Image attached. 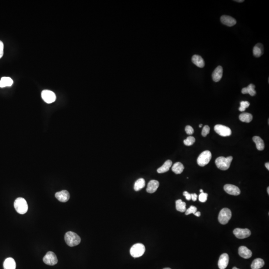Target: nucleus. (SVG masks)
I'll return each instance as SVG.
<instances>
[{
  "label": "nucleus",
  "instance_id": "obj_1",
  "mask_svg": "<svg viewBox=\"0 0 269 269\" xmlns=\"http://www.w3.org/2000/svg\"><path fill=\"white\" fill-rule=\"evenodd\" d=\"M65 241L70 247H74L80 244L81 238L76 233L72 231L66 233L64 236Z\"/></svg>",
  "mask_w": 269,
  "mask_h": 269
},
{
  "label": "nucleus",
  "instance_id": "obj_2",
  "mask_svg": "<svg viewBox=\"0 0 269 269\" xmlns=\"http://www.w3.org/2000/svg\"><path fill=\"white\" fill-rule=\"evenodd\" d=\"M232 160L233 157L232 156H229L227 158L220 157L216 158L215 163L219 169L222 171H226L229 168Z\"/></svg>",
  "mask_w": 269,
  "mask_h": 269
},
{
  "label": "nucleus",
  "instance_id": "obj_3",
  "mask_svg": "<svg viewBox=\"0 0 269 269\" xmlns=\"http://www.w3.org/2000/svg\"><path fill=\"white\" fill-rule=\"evenodd\" d=\"M14 207L18 213L24 214L28 210V205L26 200L22 197L16 198L14 202Z\"/></svg>",
  "mask_w": 269,
  "mask_h": 269
},
{
  "label": "nucleus",
  "instance_id": "obj_4",
  "mask_svg": "<svg viewBox=\"0 0 269 269\" xmlns=\"http://www.w3.org/2000/svg\"><path fill=\"white\" fill-rule=\"evenodd\" d=\"M211 158V153L209 150H205L199 156L197 162L200 167H204L210 162Z\"/></svg>",
  "mask_w": 269,
  "mask_h": 269
},
{
  "label": "nucleus",
  "instance_id": "obj_5",
  "mask_svg": "<svg viewBox=\"0 0 269 269\" xmlns=\"http://www.w3.org/2000/svg\"><path fill=\"white\" fill-rule=\"evenodd\" d=\"M145 247L143 244L137 243L134 245L130 249V254L134 258H138L143 256L145 252Z\"/></svg>",
  "mask_w": 269,
  "mask_h": 269
},
{
  "label": "nucleus",
  "instance_id": "obj_6",
  "mask_svg": "<svg viewBox=\"0 0 269 269\" xmlns=\"http://www.w3.org/2000/svg\"><path fill=\"white\" fill-rule=\"evenodd\" d=\"M232 216L231 211L227 208H224L220 211L218 215V221L221 224L228 223Z\"/></svg>",
  "mask_w": 269,
  "mask_h": 269
},
{
  "label": "nucleus",
  "instance_id": "obj_7",
  "mask_svg": "<svg viewBox=\"0 0 269 269\" xmlns=\"http://www.w3.org/2000/svg\"><path fill=\"white\" fill-rule=\"evenodd\" d=\"M214 131L217 134L222 136L227 137L231 135L232 132L229 127L222 125H216L214 127Z\"/></svg>",
  "mask_w": 269,
  "mask_h": 269
},
{
  "label": "nucleus",
  "instance_id": "obj_8",
  "mask_svg": "<svg viewBox=\"0 0 269 269\" xmlns=\"http://www.w3.org/2000/svg\"><path fill=\"white\" fill-rule=\"evenodd\" d=\"M42 99L48 104L52 103L56 100V95L53 92L48 90H44L41 92Z\"/></svg>",
  "mask_w": 269,
  "mask_h": 269
},
{
  "label": "nucleus",
  "instance_id": "obj_9",
  "mask_svg": "<svg viewBox=\"0 0 269 269\" xmlns=\"http://www.w3.org/2000/svg\"><path fill=\"white\" fill-rule=\"evenodd\" d=\"M44 262L47 265L53 266L57 264L58 259L56 255L52 252H48L43 258Z\"/></svg>",
  "mask_w": 269,
  "mask_h": 269
},
{
  "label": "nucleus",
  "instance_id": "obj_10",
  "mask_svg": "<svg viewBox=\"0 0 269 269\" xmlns=\"http://www.w3.org/2000/svg\"><path fill=\"white\" fill-rule=\"evenodd\" d=\"M233 233L238 239H245L250 236L251 232L248 229L236 228L234 230Z\"/></svg>",
  "mask_w": 269,
  "mask_h": 269
},
{
  "label": "nucleus",
  "instance_id": "obj_11",
  "mask_svg": "<svg viewBox=\"0 0 269 269\" xmlns=\"http://www.w3.org/2000/svg\"><path fill=\"white\" fill-rule=\"evenodd\" d=\"M224 189L228 194L230 195H237L240 194V189L234 185H229L227 184L224 186Z\"/></svg>",
  "mask_w": 269,
  "mask_h": 269
},
{
  "label": "nucleus",
  "instance_id": "obj_12",
  "mask_svg": "<svg viewBox=\"0 0 269 269\" xmlns=\"http://www.w3.org/2000/svg\"><path fill=\"white\" fill-rule=\"evenodd\" d=\"M229 261V257L228 254L226 253L222 254L219 257L218 263L219 268L220 269H225L228 266Z\"/></svg>",
  "mask_w": 269,
  "mask_h": 269
},
{
  "label": "nucleus",
  "instance_id": "obj_13",
  "mask_svg": "<svg viewBox=\"0 0 269 269\" xmlns=\"http://www.w3.org/2000/svg\"><path fill=\"white\" fill-rule=\"evenodd\" d=\"M55 197L57 200L62 202H67L70 198L69 193L67 190H62L55 193Z\"/></svg>",
  "mask_w": 269,
  "mask_h": 269
},
{
  "label": "nucleus",
  "instance_id": "obj_14",
  "mask_svg": "<svg viewBox=\"0 0 269 269\" xmlns=\"http://www.w3.org/2000/svg\"><path fill=\"white\" fill-rule=\"evenodd\" d=\"M222 23L228 27H232L236 24V21L234 18L229 16L223 15L220 18Z\"/></svg>",
  "mask_w": 269,
  "mask_h": 269
},
{
  "label": "nucleus",
  "instance_id": "obj_15",
  "mask_svg": "<svg viewBox=\"0 0 269 269\" xmlns=\"http://www.w3.org/2000/svg\"><path fill=\"white\" fill-rule=\"evenodd\" d=\"M238 253L241 257L246 259L250 258L252 256L251 251L245 246L240 247L238 249Z\"/></svg>",
  "mask_w": 269,
  "mask_h": 269
},
{
  "label": "nucleus",
  "instance_id": "obj_16",
  "mask_svg": "<svg viewBox=\"0 0 269 269\" xmlns=\"http://www.w3.org/2000/svg\"><path fill=\"white\" fill-rule=\"evenodd\" d=\"M223 69L221 66H218L215 69L212 74L213 80L215 82H219L222 77Z\"/></svg>",
  "mask_w": 269,
  "mask_h": 269
},
{
  "label": "nucleus",
  "instance_id": "obj_17",
  "mask_svg": "<svg viewBox=\"0 0 269 269\" xmlns=\"http://www.w3.org/2000/svg\"><path fill=\"white\" fill-rule=\"evenodd\" d=\"M160 183L159 182L156 180H150L148 183V186L147 189V191L150 193H153L156 192L158 189Z\"/></svg>",
  "mask_w": 269,
  "mask_h": 269
},
{
  "label": "nucleus",
  "instance_id": "obj_18",
  "mask_svg": "<svg viewBox=\"0 0 269 269\" xmlns=\"http://www.w3.org/2000/svg\"><path fill=\"white\" fill-rule=\"evenodd\" d=\"M191 60H192L193 63L195 64V65L197 66V67L203 68L205 65V63H204V59L202 58V57L199 55H194L193 56Z\"/></svg>",
  "mask_w": 269,
  "mask_h": 269
},
{
  "label": "nucleus",
  "instance_id": "obj_19",
  "mask_svg": "<svg viewBox=\"0 0 269 269\" xmlns=\"http://www.w3.org/2000/svg\"><path fill=\"white\" fill-rule=\"evenodd\" d=\"M16 264L15 260L12 258H8L5 260L4 263V269H16Z\"/></svg>",
  "mask_w": 269,
  "mask_h": 269
},
{
  "label": "nucleus",
  "instance_id": "obj_20",
  "mask_svg": "<svg viewBox=\"0 0 269 269\" xmlns=\"http://www.w3.org/2000/svg\"><path fill=\"white\" fill-rule=\"evenodd\" d=\"M172 161L171 160H167L165 163H164L161 167H160L157 169V172L159 174H162L165 172H167L169 171V168L172 165Z\"/></svg>",
  "mask_w": 269,
  "mask_h": 269
},
{
  "label": "nucleus",
  "instance_id": "obj_21",
  "mask_svg": "<svg viewBox=\"0 0 269 269\" xmlns=\"http://www.w3.org/2000/svg\"><path fill=\"white\" fill-rule=\"evenodd\" d=\"M255 88V86L253 84H250L247 87L243 88L242 89V93L243 94H249L252 96H254L256 93Z\"/></svg>",
  "mask_w": 269,
  "mask_h": 269
},
{
  "label": "nucleus",
  "instance_id": "obj_22",
  "mask_svg": "<svg viewBox=\"0 0 269 269\" xmlns=\"http://www.w3.org/2000/svg\"><path fill=\"white\" fill-rule=\"evenodd\" d=\"M253 55L256 58H259L263 54V45L258 44L253 48Z\"/></svg>",
  "mask_w": 269,
  "mask_h": 269
},
{
  "label": "nucleus",
  "instance_id": "obj_23",
  "mask_svg": "<svg viewBox=\"0 0 269 269\" xmlns=\"http://www.w3.org/2000/svg\"><path fill=\"white\" fill-rule=\"evenodd\" d=\"M254 142L256 143V148L259 150H263L264 149L265 145L263 140L259 136H254L253 138Z\"/></svg>",
  "mask_w": 269,
  "mask_h": 269
},
{
  "label": "nucleus",
  "instance_id": "obj_24",
  "mask_svg": "<svg viewBox=\"0 0 269 269\" xmlns=\"http://www.w3.org/2000/svg\"><path fill=\"white\" fill-rule=\"evenodd\" d=\"M265 262L264 260L261 258H257L254 260L251 265L252 269H260L264 266Z\"/></svg>",
  "mask_w": 269,
  "mask_h": 269
},
{
  "label": "nucleus",
  "instance_id": "obj_25",
  "mask_svg": "<svg viewBox=\"0 0 269 269\" xmlns=\"http://www.w3.org/2000/svg\"><path fill=\"white\" fill-rule=\"evenodd\" d=\"M13 84V80L9 77H2L0 80V87L3 88L7 86H11Z\"/></svg>",
  "mask_w": 269,
  "mask_h": 269
},
{
  "label": "nucleus",
  "instance_id": "obj_26",
  "mask_svg": "<svg viewBox=\"0 0 269 269\" xmlns=\"http://www.w3.org/2000/svg\"><path fill=\"white\" fill-rule=\"evenodd\" d=\"M184 168L185 167L182 163L180 162H177L174 164L172 169V172H175V174L178 175V174H182V172H183Z\"/></svg>",
  "mask_w": 269,
  "mask_h": 269
},
{
  "label": "nucleus",
  "instance_id": "obj_27",
  "mask_svg": "<svg viewBox=\"0 0 269 269\" xmlns=\"http://www.w3.org/2000/svg\"><path fill=\"white\" fill-rule=\"evenodd\" d=\"M239 119L241 121L245 123H250L253 119V116L248 113H243L239 115Z\"/></svg>",
  "mask_w": 269,
  "mask_h": 269
},
{
  "label": "nucleus",
  "instance_id": "obj_28",
  "mask_svg": "<svg viewBox=\"0 0 269 269\" xmlns=\"http://www.w3.org/2000/svg\"><path fill=\"white\" fill-rule=\"evenodd\" d=\"M146 182L145 179L141 178L138 179L134 184V189L135 191H138L141 190V189L145 187Z\"/></svg>",
  "mask_w": 269,
  "mask_h": 269
},
{
  "label": "nucleus",
  "instance_id": "obj_29",
  "mask_svg": "<svg viewBox=\"0 0 269 269\" xmlns=\"http://www.w3.org/2000/svg\"><path fill=\"white\" fill-rule=\"evenodd\" d=\"M175 204H176V210L178 211L181 212H186V202H183L181 200H179L176 201Z\"/></svg>",
  "mask_w": 269,
  "mask_h": 269
},
{
  "label": "nucleus",
  "instance_id": "obj_30",
  "mask_svg": "<svg viewBox=\"0 0 269 269\" xmlns=\"http://www.w3.org/2000/svg\"><path fill=\"white\" fill-rule=\"evenodd\" d=\"M195 142V138L193 136H189V137H187L186 139L185 140L183 141V143L186 146H190L193 145Z\"/></svg>",
  "mask_w": 269,
  "mask_h": 269
},
{
  "label": "nucleus",
  "instance_id": "obj_31",
  "mask_svg": "<svg viewBox=\"0 0 269 269\" xmlns=\"http://www.w3.org/2000/svg\"><path fill=\"white\" fill-rule=\"evenodd\" d=\"M250 106V103L248 101H241L240 102V107L239 108V110L241 112L245 111L246 108H248Z\"/></svg>",
  "mask_w": 269,
  "mask_h": 269
},
{
  "label": "nucleus",
  "instance_id": "obj_32",
  "mask_svg": "<svg viewBox=\"0 0 269 269\" xmlns=\"http://www.w3.org/2000/svg\"><path fill=\"white\" fill-rule=\"evenodd\" d=\"M208 194L207 193H200V194L198 196L199 200L201 202H206V200H207Z\"/></svg>",
  "mask_w": 269,
  "mask_h": 269
},
{
  "label": "nucleus",
  "instance_id": "obj_33",
  "mask_svg": "<svg viewBox=\"0 0 269 269\" xmlns=\"http://www.w3.org/2000/svg\"><path fill=\"white\" fill-rule=\"evenodd\" d=\"M197 211V208L194 206H190L189 209H186V215H188L191 213L194 214Z\"/></svg>",
  "mask_w": 269,
  "mask_h": 269
},
{
  "label": "nucleus",
  "instance_id": "obj_34",
  "mask_svg": "<svg viewBox=\"0 0 269 269\" xmlns=\"http://www.w3.org/2000/svg\"><path fill=\"white\" fill-rule=\"evenodd\" d=\"M210 132V128L207 125L204 126L202 131V135L203 137H206Z\"/></svg>",
  "mask_w": 269,
  "mask_h": 269
},
{
  "label": "nucleus",
  "instance_id": "obj_35",
  "mask_svg": "<svg viewBox=\"0 0 269 269\" xmlns=\"http://www.w3.org/2000/svg\"><path fill=\"white\" fill-rule=\"evenodd\" d=\"M185 131H186V134L189 135H192L194 133V129H193V127H191V126H189V125L186 126V128H185Z\"/></svg>",
  "mask_w": 269,
  "mask_h": 269
},
{
  "label": "nucleus",
  "instance_id": "obj_36",
  "mask_svg": "<svg viewBox=\"0 0 269 269\" xmlns=\"http://www.w3.org/2000/svg\"><path fill=\"white\" fill-rule=\"evenodd\" d=\"M4 55V44L0 41V58L3 57Z\"/></svg>",
  "mask_w": 269,
  "mask_h": 269
},
{
  "label": "nucleus",
  "instance_id": "obj_37",
  "mask_svg": "<svg viewBox=\"0 0 269 269\" xmlns=\"http://www.w3.org/2000/svg\"><path fill=\"white\" fill-rule=\"evenodd\" d=\"M183 194L186 197V199L187 200H191V194L188 193L187 191H184Z\"/></svg>",
  "mask_w": 269,
  "mask_h": 269
},
{
  "label": "nucleus",
  "instance_id": "obj_38",
  "mask_svg": "<svg viewBox=\"0 0 269 269\" xmlns=\"http://www.w3.org/2000/svg\"><path fill=\"white\" fill-rule=\"evenodd\" d=\"M191 200H193V201H196L197 198V195L196 193H193L191 194Z\"/></svg>",
  "mask_w": 269,
  "mask_h": 269
},
{
  "label": "nucleus",
  "instance_id": "obj_39",
  "mask_svg": "<svg viewBox=\"0 0 269 269\" xmlns=\"http://www.w3.org/2000/svg\"><path fill=\"white\" fill-rule=\"evenodd\" d=\"M194 215L197 217H200V216L201 213L200 211H196L194 213Z\"/></svg>",
  "mask_w": 269,
  "mask_h": 269
},
{
  "label": "nucleus",
  "instance_id": "obj_40",
  "mask_svg": "<svg viewBox=\"0 0 269 269\" xmlns=\"http://www.w3.org/2000/svg\"><path fill=\"white\" fill-rule=\"evenodd\" d=\"M265 167L267 168L268 171L269 170V163H266L265 164Z\"/></svg>",
  "mask_w": 269,
  "mask_h": 269
},
{
  "label": "nucleus",
  "instance_id": "obj_41",
  "mask_svg": "<svg viewBox=\"0 0 269 269\" xmlns=\"http://www.w3.org/2000/svg\"><path fill=\"white\" fill-rule=\"evenodd\" d=\"M234 1L237 2H239V3H241V2H243L244 1V0H236V1Z\"/></svg>",
  "mask_w": 269,
  "mask_h": 269
},
{
  "label": "nucleus",
  "instance_id": "obj_42",
  "mask_svg": "<svg viewBox=\"0 0 269 269\" xmlns=\"http://www.w3.org/2000/svg\"><path fill=\"white\" fill-rule=\"evenodd\" d=\"M267 192H268V194H269V187H268L267 188Z\"/></svg>",
  "mask_w": 269,
  "mask_h": 269
},
{
  "label": "nucleus",
  "instance_id": "obj_43",
  "mask_svg": "<svg viewBox=\"0 0 269 269\" xmlns=\"http://www.w3.org/2000/svg\"><path fill=\"white\" fill-rule=\"evenodd\" d=\"M200 193H204V191H203L202 189H200Z\"/></svg>",
  "mask_w": 269,
  "mask_h": 269
},
{
  "label": "nucleus",
  "instance_id": "obj_44",
  "mask_svg": "<svg viewBox=\"0 0 269 269\" xmlns=\"http://www.w3.org/2000/svg\"><path fill=\"white\" fill-rule=\"evenodd\" d=\"M202 125L200 124V126H199V127H200V128H201V127H202Z\"/></svg>",
  "mask_w": 269,
  "mask_h": 269
},
{
  "label": "nucleus",
  "instance_id": "obj_45",
  "mask_svg": "<svg viewBox=\"0 0 269 269\" xmlns=\"http://www.w3.org/2000/svg\"><path fill=\"white\" fill-rule=\"evenodd\" d=\"M238 269V268H237L236 267H234V268H233V269Z\"/></svg>",
  "mask_w": 269,
  "mask_h": 269
},
{
  "label": "nucleus",
  "instance_id": "obj_46",
  "mask_svg": "<svg viewBox=\"0 0 269 269\" xmlns=\"http://www.w3.org/2000/svg\"><path fill=\"white\" fill-rule=\"evenodd\" d=\"M164 269H171V268H164Z\"/></svg>",
  "mask_w": 269,
  "mask_h": 269
}]
</instances>
